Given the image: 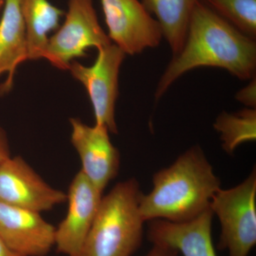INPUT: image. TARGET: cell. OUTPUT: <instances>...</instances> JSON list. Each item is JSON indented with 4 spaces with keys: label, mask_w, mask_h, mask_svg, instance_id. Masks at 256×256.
Here are the masks:
<instances>
[{
    "label": "cell",
    "mask_w": 256,
    "mask_h": 256,
    "mask_svg": "<svg viewBox=\"0 0 256 256\" xmlns=\"http://www.w3.org/2000/svg\"><path fill=\"white\" fill-rule=\"evenodd\" d=\"M68 210L56 227L55 247L67 256H76L82 248L100 207L102 192L79 171L69 186Z\"/></svg>",
    "instance_id": "obj_9"
},
{
    "label": "cell",
    "mask_w": 256,
    "mask_h": 256,
    "mask_svg": "<svg viewBox=\"0 0 256 256\" xmlns=\"http://www.w3.org/2000/svg\"><path fill=\"white\" fill-rule=\"evenodd\" d=\"M142 192L134 178L118 183L102 196L98 212L76 256H131L140 246Z\"/></svg>",
    "instance_id": "obj_3"
},
{
    "label": "cell",
    "mask_w": 256,
    "mask_h": 256,
    "mask_svg": "<svg viewBox=\"0 0 256 256\" xmlns=\"http://www.w3.org/2000/svg\"><path fill=\"white\" fill-rule=\"evenodd\" d=\"M207 6L250 38L256 36V0H203Z\"/></svg>",
    "instance_id": "obj_17"
},
{
    "label": "cell",
    "mask_w": 256,
    "mask_h": 256,
    "mask_svg": "<svg viewBox=\"0 0 256 256\" xmlns=\"http://www.w3.org/2000/svg\"><path fill=\"white\" fill-rule=\"evenodd\" d=\"M236 98L250 108H256V80L255 77L252 78L247 86L239 90L236 96Z\"/></svg>",
    "instance_id": "obj_18"
},
{
    "label": "cell",
    "mask_w": 256,
    "mask_h": 256,
    "mask_svg": "<svg viewBox=\"0 0 256 256\" xmlns=\"http://www.w3.org/2000/svg\"><path fill=\"white\" fill-rule=\"evenodd\" d=\"M213 212L208 208L193 220L172 222L156 220L148 224V238L183 256H216L212 237Z\"/></svg>",
    "instance_id": "obj_12"
},
{
    "label": "cell",
    "mask_w": 256,
    "mask_h": 256,
    "mask_svg": "<svg viewBox=\"0 0 256 256\" xmlns=\"http://www.w3.org/2000/svg\"><path fill=\"white\" fill-rule=\"evenodd\" d=\"M153 188L141 195L140 212L144 222H185L210 208L220 182L200 146H192L169 168L153 176Z\"/></svg>",
    "instance_id": "obj_2"
},
{
    "label": "cell",
    "mask_w": 256,
    "mask_h": 256,
    "mask_svg": "<svg viewBox=\"0 0 256 256\" xmlns=\"http://www.w3.org/2000/svg\"><path fill=\"white\" fill-rule=\"evenodd\" d=\"M203 66L225 69L240 80L252 79L256 44L200 0L192 11L182 48L173 56L158 82L156 100L183 74Z\"/></svg>",
    "instance_id": "obj_1"
},
{
    "label": "cell",
    "mask_w": 256,
    "mask_h": 256,
    "mask_svg": "<svg viewBox=\"0 0 256 256\" xmlns=\"http://www.w3.org/2000/svg\"><path fill=\"white\" fill-rule=\"evenodd\" d=\"M3 6H4V0H0V12L2 10Z\"/></svg>",
    "instance_id": "obj_22"
},
{
    "label": "cell",
    "mask_w": 256,
    "mask_h": 256,
    "mask_svg": "<svg viewBox=\"0 0 256 256\" xmlns=\"http://www.w3.org/2000/svg\"><path fill=\"white\" fill-rule=\"evenodd\" d=\"M66 201V193L52 188L22 156H10L0 166L2 203L42 214Z\"/></svg>",
    "instance_id": "obj_8"
},
{
    "label": "cell",
    "mask_w": 256,
    "mask_h": 256,
    "mask_svg": "<svg viewBox=\"0 0 256 256\" xmlns=\"http://www.w3.org/2000/svg\"><path fill=\"white\" fill-rule=\"evenodd\" d=\"M56 227L34 210L0 202V237L22 256H46L55 247Z\"/></svg>",
    "instance_id": "obj_11"
},
{
    "label": "cell",
    "mask_w": 256,
    "mask_h": 256,
    "mask_svg": "<svg viewBox=\"0 0 256 256\" xmlns=\"http://www.w3.org/2000/svg\"><path fill=\"white\" fill-rule=\"evenodd\" d=\"M126 54L110 44L98 50L90 66L72 62L68 70L86 89L92 102L96 124L105 126L109 132H118L116 105L118 96V76Z\"/></svg>",
    "instance_id": "obj_6"
},
{
    "label": "cell",
    "mask_w": 256,
    "mask_h": 256,
    "mask_svg": "<svg viewBox=\"0 0 256 256\" xmlns=\"http://www.w3.org/2000/svg\"><path fill=\"white\" fill-rule=\"evenodd\" d=\"M70 141L82 163L80 172L104 192L118 173L120 156L111 142L108 129L95 124L90 126L78 118H70Z\"/></svg>",
    "instance_id": "obj_10"
},
{
    "label": "cell",
    "mask_w": 256,
    "mask_h": 256,
    "mask_svg": "<svg viewBox=\"0 0 256 256\" xmlns=\"http://www.w3.org/2000/svg\"><path fill=\"white\" fill-rule=\"evenodd\" d=\"M0 256H22L10 248L0 237Z\"/></svg>",
    "instance_id": "obj_21"
},
{
    "label": "cell",
    "mask_w": 256,
    "mask_h": 256,
    "mask_svg": "<svg viewBox=\"0 0 256 256\" xmlns=\"http://www.w3.org/2000/svg\"><path fill=\"white\" fill-rule=\"evenodd\" d=\"M178 252L174 249L164 246L153 244V247L146 256H178Z\"/></svg>",
    "instance_id": "obj_20"
},
{
    "label": "cell",
    "mask_w": 256,
    "mask_h": 256,
    "mask_svg": "<svg viewBox=\"0 0 256 256\" xmlns=\"http://www.w3.org/2000/svg\"><path fill=\"white\" fill-rule=\"evenodd\" d=\"M222 227L218 248L229 256H248L256 244V171L242 182L215 194L210 204Z\"/></svg>",
    "instance_id": "obj_4"
},
{
    "label": "cell",
    "mask_w": 256,
    "mask_h": 256,
    "mask_svg": "<svg viewBox=\"0 0 256 256\" xmlns=\"http://www.w3.org/2000/svg\"><path fill=\"white\" fill-rule=\"evenodd\" d=\"M62 26L48 38L44 58L54 66L68 70L76 58L86 56V50L112 44L99 24L92 0H69Z\"/></svg>",
    "instance_id": "obj_5"
},
{
    "label": "cell",
    "mask_w": 256,
    "mask_h": 256,
    "mask_svg": "<svg viewBox=\"0 0 256 256\" xmlns=\"http://www.w3.org/2000/svg\"><path fill=\"white\" fill-rule=\"evenodd\" d=\"M214 128L220 133L224 150L233 154L242 143L256 140V108H248L232 114L222 112L216 119Z\"/></svg>",
    "instance_id": "obj_16"
},
{
    "label": "cell",
    "mask_w": 256,
    "mask_h": 256,
    "mask_svg": "<svg viewBox=\"0 0 256 256\" xmlns=\"http://www.w3.org/2000/svg\"><path fill=\"white\" fill-rule=\"evenodd\" d=\"M200 0H142L150 14L156 16L162 36L169 43L173 55L182 48L192 11Z\"/></svg>",
    "instance_id": "obj_15"
},
{
    "label": "cell",
    "mask_w": 256,
    "mask_h": 256,
    "mask_svg": "<svg viewBox=\"0 0 256 256\" xmlns=\"http://www.w3.org/2000/svg\"><path fill=\"white\" fill-rule=\"evenodd\" d=\"M0 18V77L6 79L0 87V94H8L14 86L15 73L20 64L28 60L26 26L20 0H4Z\"/></svg>",
    "instance_id": "obj_13"
},
{
    "label": "cell",
    "mask_w": 256,
    "mask_h": 256,
    "mask_svg": "<svg viewBox=\"0 0 256 256\" xmlns=\"http://www.w3.org/2000/svg\"><path fill=\"white\" fill-rule=\"evenodd\" d=\"M26 26L28 60L44 58L48 34L60 28L64 12L48 0H20Z\"/></svg>",
    "instance_id": "obj_14"
},
{
    "label": "cell",
    "mask_w": 256,
    "mask_h": 256,
    "mask_svg": "<svg viewBox=\"0 0 256 256\" xmlns=\"http://www.w3.org/2000/svg\"><path fill=\"white\" fill-rule=\"evenodd\" d=\"M111 42L126 54L158 46L162 38L159 23L139 0H100Z\"/></svg>",
    "instance_id": "obj_7"
},
{
    "label": "cell",
    "mask_w": 256,
    "mask_h": 256,
    "mask_svg": "<svg viewBox=\"0 0 256 256\" xmlns=\"http://www.w3.org/2000/svg\"><path fill=\"white\" fill-rule=\"evenodd\" d=\"M11 156L8 136L4 130L0 127V166Z\"/></svg>",
    "instance_id": "obj_19"
}]
</instances>
